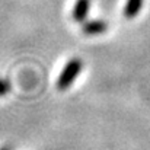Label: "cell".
Instances as JSON below:
<instances>
[{
	"instance_id": "1",
	"label": "cell",
	"mask_w": 150,
	"mask_h": 150,
	"mask_svg": "<svg viewBox=\"0 0 150 150\" xmlns=\"http://www.w3.org/2000/svg\"><path fill=\"white\" fill-rule=\"evenodd\" d=\"M82 60L80 58H71L63 69V71L60 73L58 76V80H57V86L60 91H64L67 88H70V85L74 82V79L79 76V73L82 71Z\"/></svg>"
},
{
	"instance_id": "2",
	"label": "cell",
	"mask_w": 150,
	"mask_h": 150,
	"mask_svg": "<svg viewBox=\"0 0 150 150\" xmlns=\"http://www.w3.org/2000/svg\"><path fill=\"white\" fill-rule=\"evenodd\" d=\"M91 0H76L73 6V19L76 22H83L89 13Z\"/></svg>"
},
{
	"instance_id": "3",
	"label": "cell",
	"mask_w": 150,
	"mask_h": 150,
	"mask_svg": "<svg viewBox=\"0 0 150 150\" xmlns=\"http://www.w3.org/2000/svg\"><path fill=\"white\" fill-rule=\"evenodd\" d=\"M108 25L105 21H89V22H85L83 26H82V31L83 34L86 35H98V34H103L106 31Z\"/></svg>"
},
{
	"instance_id": "4",
	"label": "cell",
	"mask_w": 150,
	"mask_h": 150,
	"mask_svg": "<svg viewBox=\"0 0 150 150\" xmlns=\"http://www.w3.org/2000/svg\"><path fill=\"white\" fill-rule=\"evenodd\" d=\"M143 6V0H127L124 7V16L127 19H133L139 15L140 9Z\"/></svg>"
},
{
	"instance_id": "5",
	"label": "cell",
	"mask_w": 150,
	"mask_h": 150,
	"mask_svg": "<svg viewBox=\"0 0 150 150\" xmlns=\"http://www.w3.org/2000/svg\"><path fill=\"white\" fill-rule=\"evenodd\" d=\"M10 91V82L6 79H0V96H4Z\"/></svg>"
},
{
	"instance_id": "6",
	"label": "cell",
	"mask_w": 150,
	"mask_h": 150,
	"mask_svg": "<svg viewBox=\"0 0 150 150\" xmlns=\"http://www.w3.org/2000/svg\"><path fill=\"white\" fill-rule=\"evenodd\" d=\"M0 150H10V149H6V147H4V149H0Z\"/></svg>"
}]
</instances>
